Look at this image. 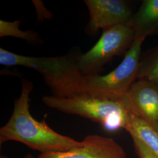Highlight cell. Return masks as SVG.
<instances>
[{
    "mask_svg": "<svg viewBox=\"0 0 158 158\" xmlns=\"http://www.w3.org/2000/svg\"><path fill=\"white\" fill-rule=\"evenodd\" d=\"M33 89L31 81L22 80L21 92L15 101L8 121L0 129V145L6 142H21L40 154L67 151L81 142L55 131L45 120L34 118L29 111V96Z\"/></svg>",
    "mask_w": 158,
    "mask_h": 158,
    "instance_id": "obj_1",
    "label": "cell"
},
{
    "mask_svg": "<svg viewBox=\"0 0 158 158\" xmlns=\"http://www.w3.org/2000/svg\"><path fill=\"white\" fill-rule=\"evenodd\" d=\"M0 64L6 66H21L37 71L55 97L71 98L86 94V76L79 69L77 58L70 55L28 56L0 48Z\"/></svg>",
    "mask_w": 158,
    "mask_h": 158,
    "instance_id": "obj_2",
    "label": "cell"
},
{
    "mask_svg": "<svg viewBox=\"0 0 158 158\" xmlns=\"http://www.w3.org/2000/svg\"><path fill=\"white\" fill-rule=\"evenodd\" d=\"M42 102L48 107L59 111L97 123L110 132L125 130L131 114L121 102L104 100L87 94L71 98L45 96Z\"/></svg>",
    "mask_w": 158,
    "mask_h": 158,
    "instance_id": "obj_3",
    "label": "cell"
},
{
    "mask_svg": "<svg viewBox=\"0 0 158 158\" xmlns=\"http://www.w3.org/2000/svg\"><path fill=\"white\" fill-rule=\"evenodd\" d=\"M145 38L135 37L118 66L106 75L86 76L85 93L104 100L121 102L138 79L142 45Z\"/></svg>",
    "mask_w": 158,
    "mask_h": 158,
    "instance_id": "obj_4",
    "label": "cell"
},
{
    "mask_svg": "<svg viewBox=\"0 0 158 158\" xmlns=\"http://www.w3.org/2000/svg\"><path fill=\"white\" fill-rule=\"evenodd\" d=\"M135 37L134 32L128 23L104 30L93 48L77 57L79 69L85 76L98 74L114 57L126 54Z\"/></svg>",
    "mask_w": 158,
    "mask_h": 158,
    "instance_id": "obj_5",
    "label": "cell"
},
{
    "mask_svg": "<svg viewBox=\"0 0 158 158\" xmlns=\"http://www.w3.org/2000/svg\"><path fill=\"white\" fill-rule=\"evenodd\" d=\"M130 113L158 133V83L138 79L121 101Z\"/></svg>",
    "mask_w": 158,
    "mask_h": 158,
    "instance_id": "obj_6",
    "label": "cell"
},
{
    "mask_svg": "<svg viewBox=\"0 0 158 158\" xmlns=\"http://www.w3.org/2000/svg\"><path fill=\"white\" fill-rule=\"evenodd\" d=\"M90 14L88 29L96 32L128 23L133 14L123 0H85Z\"/></svg>",
    "mask_w": 158,
    "mask_h": 158,
    "instance_id": "obj_7",
    "label": "cell"
},
{
    "mask_svg": "<svg viewBox=\"0 0 158 158\" xmlns=\"http://www.w3.org/2000/svg\"><path fill=\"white\" fill-rule=\"evenodd\" d=\"M81 142L67 151L40 154L38 158H127L123 148L113 138L92 134Z\"/></svg>",
    "mask_w": 158,
    "mask_h": 158,
    "instance_id": "obj_8",
    "label": "cell"
},
{
    "mask_svg": "<svg viewBox=\"0 0 158 158\" xmlns=\"http://www.w3.org/2000/svg\"><path fill=\"white\" fill-rule=\"evenodd\" d=\"M127 23L136 36L158 34V0L143 1Z\"/></svg>",
    "mask_w": 158,
    "mask_h": 158,
    "instance_id": "obj_9",
    "label": "cell"
},
{
    "mask_svg": "<svg viewBox=\"0 0 158 158\" xmlns=\"http://www.w3.org/2000/svg\"><path fill=\"white\" fill-rule=\"evenodd\" d=\"M125 130L145 142L158 157V133L150 126L131 113Z\"/></svg>",
    "mask_w": 158,
    "mask_h": 158,
    "instance_id": "obj_10",
    "label": "cell"
},
{
    "mask_svg": "<svg viewBox=\"0 0 158 158\" xmlns=\"http://www.w3.org/2000/svg\"><path fill=\"white\" fill-rule=\"evenodd\" d=\"M138 79H147L158 83V45L141 53Z\"/></svg>",
    "mask_w": 158,
    "mask_h": 158,
    "instance_id": "obj_11",
    "label": "cell"
},
{
    "mask_svg": "<svg viewBox=\"0 0 158 158\" xmlns=\"http://www.w3.org/2000/svg\"><path fill=\"white\" fill-rule=\"evenodd\" d=\"M21 21L8 22L0 20V37L12 36L28 41L31 44L40 42V38L37 32L34 31H23L19 28Z\"/></svg>",
    "mask_w": 158,
    "mask_h": 158,
    "instance_id": "obj_12",
    "label": "cell"
},
{
    "mask_svg": "<svg viewBox=\"0 0 158 158\" xmlns=\"http://www.w3.org/2000/svg\"><path fill=\"white\" fill-rule=\"evenodd\" d=\"M135 149L136 152L139 158H158L147 144L136 136H131Z\"/></svg>",
    "mask_w": 158,
    "mask_h": 158,
    "instance_id": "obj_13",
    "label": "cell"
},
{
    "mask_svg": "<svg viewBox=\"0 0 158 158\" xmlns=\"http://www.w3.org/2000/svg\"><path fill=\"white\" fill-rule=\"evenodd\" d=\"M0 158H10L8 156H6L5 155H1ZM23 158H36L35 157H34L33 155H31V154H28V155H27L25 157H23Z\"/></svg>",
    "mask_w": 158,
    "mask_h": 158,
    "instance_id": "obj_14",
    "label": "cell"
}]
</instances>
